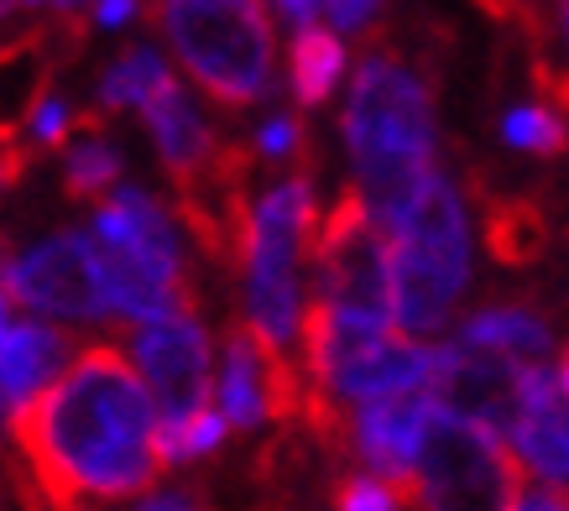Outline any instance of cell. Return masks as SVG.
<instances>
[{
  "instance_id": "cell-1",
  "label": "cell",
  "mask_w": 569,
  "mask_h": 511,
  "mask_svg": "<svg viewBox=\"0 0 569 511\" xmlns=\"http://www.w3.org/2000/svg\"><path fill=\"white\" fill-rule=\"evenodd\" d=\"M6 443L27 511H104L162 480L152 402L116 340L79 344L69 371L6 418Z\"/></svg>"
},
{
  "instance_id": "cell-2",
  "label": "cell",
  "mask_w": 569,
  "mask_h": 511,
  "mask_svg": "<svg viewBox=\"0 0 569 511\" xmlns=\"http://www.w3.org/2000/svg\"><path fill=\"white\" fill-rule=\"evenodd\" d=\"M361 42L366 48L356 58L340 131H346V152L356 168V193L387 236L433 172V147H439L433 48H423L418 58L402 52L392 37V17H381Z\"/></svg>"
},
{
  "instance_id": "cell-3",
  "label": "cell",
  "mask_w": 569,
  "mask_h": 511,
  "mask_svg": "<svg viewBox=\"0 0 569 511\" xmlns=\"http://www.w3.org/2000/svg\"><path fill=\"white\" fill-rule=\"evenodd\" d=\"M392 261V324L402 340H429L455 319L470 288V220L460 188L433 168L408 214L387 230Z\"/></svg>"
},
{
  "instance_id": "cell-4",
  "label": "cell",
  "mask_w": 569,
  "mask_h": 511,
  "mask_svg": "<svg viewBox=\"0 0 569 511\" xmlns=\"http://www.w3.org/2000/svg\"><path fill=\"white\" fill-rule=\"evenodd\" d=\"M141 21L173 42L183 69L220 110H251L261 94H272V11L251 0H168V6H137Z\"/></svg>"
},
{
  "instance_id": "cell-5",
  "label": "cell",
  "mask_w": 569,
  "mask_h": 511,
  "mask_svg": "<svg viewBox=\"0 0 569 511\" xmlns=\"http://www.w3.org/2000/svg\"><path fill=\"white\" fill-rule=\"evenodd\" d=\"M313 303L356 334H392V261L387 236L366 214L356 183H346L329 204V220L313 230Z\"/></svg>"
},
{
  "instance_id": "cell-6",
  "label": "cell",
  "mask_w": 569,
  "mask_h": 511,
  "mask_svg": "<svg viewBox=\"0 0 569 511\" xmlns=\"http://www.w3.org/2000/svg\"><path fill=\"white\" fill-rule=\"evenodd\" d=\"M522 491L518 460L481 428L429 412L408 464V507L418 511H512Z\"/></svg>"
},
{
  "instance_id": "cell-7",
  "label": "cell",
  "mask_w": 569,
  "mask_h": 511,
  "mask_svg": "<svg viewBox=\"0 0 569 511\" xmlns=\"http://www.w3.org/2000/svg\"><path fill=\"white\" fill-rule=\"evenodd\" d=\"M137 381H147V402L157 418V439H173L209 408V329L199 319L141 324L131 334Z\"/></svg>"
},
{
  "instance_id": "cell-8",
  "label": "cell",
  "mask_w": 569,
  "mask_h": 511,
  "mask_svg": "<svg viewBox=\"0 0 569 511\" xmlns=\"http://www.w3.org/2000/svg\"><path fill=\"white\" fill-rule=\"evenodd\" d=\"M84 37L89 17L69 6H48V21H32L27 32L0 42V152L17 147V131L52 94L58 69L84 52Z\"/></svg>"
},
{
  "instance_id": "cell-9",
  "label": "cell",
  "mask_w": 569,
  "mask_h": 511,
  "mask_svg": "<svg viewBox=\"0 0 569 511\" xmlns=\"http://www.w3.org/2000/svg\"><path fill=\"white\" fill-rule=\"evenodd\" d=\"M303 375L288 355H272L251 329L224 324V371H220V418L224 433H257L261 423L298 428Z\"/></svg>"
},
{
  "instance_id": "cell-10",
  "label": "cell",
  "mask_w": 569,
  "mask_h": 511,
  "mask_svg": "<svg viewBox=\"0 0 569 511\" xmlns=\"http://www.w3.org/2000/svg\"><path fill=\"white\" fill-rule=\"evenodd\" d=\"M518 360H501L491 350H470V344H439L429 360V392L433 412H449L460 423L481 428L486 439H512L518 428Z\"/></svg>"
},
{
  "instance_id": "cell-11",
  "label": "cell",
  "mask_w": 569,
  "mask_h": 511,
  "mask_svg": "<svg viewBox=\"0 0 569 511\" xmlns=\"http://www.w3.org/2000/svg\"><path fill=\"white\" fill-rule=\"evenodd\" d=\"M6 298L37 308V313H63V319H116L104 303L100 267L89 251V236H52L32 251L6 261L0 277Z\"/></svg>"
},
{
  "instance_id": "cell-12",
  "label": "cell",
  "mask_w": 569,
  "mask_h": 511,
  "mask_svg": "<svg viewBox=\"0 0 569 511\" xmlns=\"http://www.w3.org/2000/svg\"><path fill=\"white\" fill-rule=\"evenodd\" d=\"M141 120L152 131L157 162H162L168 183H173V199H189V193H204L209 183H220V172L241 152V141L214 137V126L204 120V110L193 104V94L178 79H168L152 100L141 104Z\"/></svg>"
},
{
  "instance_id": "cell-13",
  "label": "cell",
  "mask_w": 569,
  "mask_h": 511,
  "mask_svg": "<svg viewBox=\"0 0 569 511\" xmlns=\"http://www.w3.org/2000/svg\"><path fill=\"white\" fill-rule=\"evenodd\" d=\"M433 412L429 392H392L377 402H361L350 418V454L371 470V480H381L387 491H397V501L408 507V464H413V443L423 418Z\"/></svg>"
},
{
  "instance_id": "cell-14",
  "label": "cell",
  "mask_w": 569,
  "mask_h": 511,
  "mask_svg": "<svg viewBox=\"0 0 569 511\" xmlns=\"http://www.w3.org/2000/svg\"><path fill=\"white\" fill-rule=\"evenodd\" d=\"M466 178H470V199H476L481 224H486V251L497 255L501 267H512V272L538 267L553 251L549 199L522 193V188H497L486 168H466Z\"/></svg>"
},
{
  "instance_id": "cell-15",
  "label": "cell",
  "mask_w": 569,
  "mask_h": 511,
  "mask_svg": "<svg viewBox=\"0 0 569 511\" xmlns=\"http://www.w3.org/2000/svg\"><path fill=\"white\" fill-rule=\"evenodd\" d=\"M518 428H512V449L522 454V464L533 470L549 491H565V355L522 365L518 381Z\"/></svg>"
},
{
  "instance_id": "cell-16",
  "label": "cell",
  "mask_w": 569,
  "mask_h": 511,
  "mask_svg": "<svg viewBox=\"0 0 569 511\" xmlns=\"http://www.w3.org/2000/svg\"><path fill=\"white\" fill-rule=\"evenodd\" d=\"M455 344H470V350H491L501 360H553L559 340H553V324L549 313L533 303H518V298H501V303H486L476 313L460 319V340Z\"/></svg>"
},
{
  "instance_id": "cell-17",
  "label": "cell",
  "mask_w": 569,
  "mask_h": 511,
  "mask_svg": "<svg viewBox=\"0 0 569 511\" xmlns=\"http://www.w3.org/2000/svg\"><path fill=\"white\" fill-rule=\"evenodd\" d=\"M79 340L69 329H48V324H17L6 329L0 340V397L11 402V412L37 397L42 381H58V371L73 360Z\"/></svg>"
},
{
  "instance_id": "cell-18",
  "label": "cell",
  "mask_w": 569,
  "mask_h": 511,
  "mask_svg": "<svg viewBox=\"0 0 569 511\" xmlns=\"http://www.w3.org/2000/svg\"><path fill=\"white\" fill-rule=\"evenodd\" d=\"M168 79H173L168 58H157L147 42H131V48H121V58L100 73V100L89 104V110L110 120L116 110H126V104H147Z\"/></svg>"
},
{
  "instance_id": "cell-19",
  "label": "cell",
  "mask_w": 569,
  "mask_h": 511,
  "mask_svg": "<svg viewBox=\"0 0 569 511\" xmlns=\"http://www.w3.org/2000/svg\"><path fill=\"white\" fill-rule=\"evenodd\" d=\"M346 42L325 27H309V32H293V100L303 110L325 104L340 79H346Z\"/></svg>"
},
{
  "instance_id": "cell-20",
  "label": "cell",
  "mask_w": 569,
  "mask_h": 511,
  "mask_svg": "<svg viewBox=\"0 0 569 511\" xmlns=\"http://www.w3.org/2000/svg\"><path fill=\"white\" fill-rule=\"evenodd\" d=\"M126 157L116 141L104 137H79L63 157V193L69 199H104L110 188H121Z\"/></svg>"
},
{
  "instance_id": "cell-21",
  "label": "cell",
  "mask_w": 569,
  "mask_h": 511,
  "mask_svg": "<svg viewBox=\"0 0 569 511\" xmlns=\"http://www.w3.org/2000/svg\"><path fill=\"white\" fill-rule=\"evenodd\" d=\"M501 137L507 147L533 157H565V110H549V104L518 100L501 110Z\"/></svg>"
},
{
  "instance_id": "cell-22",
  "label": "cell",
  "mask_w": 569,
  "mask_h": 511,
  "mask_svg": "<svg viewBox=\"0 0 569 511\" xmlns=\"http://www.w3.org/2000/svg\"><path fill=\"white\" fill-rule=\"evenodd\" d=\"M329 507L335 511H408L397 501V491H387L371 475H340L329 485Z\"/></svg>"
},
{
  "instance_id": "cell-23",
  "label": "cell",
  "mask_w": 569,
  "mask_h": 511,
  "mask_svg": "<svg viewBox=\"0 0 569 511\" xmlns=\"http://www.w3.org/2000/svg\"><path fill=\"white\" fill-rule=\"evenodd\" d=\"M32 141L42 147V152H52V147H63V141L73 137V110H69V100L63 94H48V100L32 110Z\"/></svg>"
},
{
  "instance_id": "cell-24",
  "label": "cell",
  "mask_w": 569,
  "mask_h": 511,
  "mask_svg": "<svg viewBox=\"0 0 569 511\" xmlns=\"http://www.w3.org/2000/svg\"><path fill=\"white\" fill-rule=\"evenodd\" d=\"M319 17H329V27H335V32L366 37L381 17H387V11H381V6H371V0H335V6H319Z\"/></svg>"
},
{
  "instance_id": "cell-25",
  "label": "cell",
  "mask_w": 569,
  "mask_h": 511,
  "mask_svg": "<svg viewBox=\"0 0 569 511\" xmlns=\"http://www.w3.org/2000/svg\"><path fill=\"white\" fill-rule=\"evenodd\" d=\"M272 17H282L293 32H309V27H319V6H303V0H282Z\"/></svg>"
},
{
  "instance_id": "cell-26",
  "label": "cell",
  "mask_w": 569,
  "mask_h": 511,
  "mask_svg": "<svg viewBox=\"0 0 569 511\" xmlns=\"http://www.w3.org/2000/svg\"><path fill=\"white\" fill-rule=\"evenodd\" d=\"M512 511H565V491H549V485H538V491H518V507Z\"/></svg>"
},
{
  "instance_id": "cell-27",
  "label": "cell",
  "mask_w": 569,
  "mask_h": 511,
  "mask_svg": "<svg viewBox=\"0 0 569 511\" xmlns=\"http://www.w3.org/2000/svg\"><path fill=\"white\" fill-rule=\"evenodd\" d=\"M137 17V6H126V0H104V6H94L89 11V27L100 21V27H121V21H131Z\"/></svg>"
},
{
  "instance_id": "cell-28",
  "label": "cell",
  "mask_w": 569,
  "mask_h": 511,
  "mask_svg": "<svg viewBox=\"0 0 569 511\" xmlns=\"http://www.w3.org/2000/svg\"><path fill=\"white\" fill-rule=\"evenodd\" d=\"M137 511H204L193 495H183V491H168V495H152V501H141Z\"/></svg>"
},
{
  "instance_id": "cell-29",
  "label": "cell",
  "mask_w": 569,
  "mask_h": 511,
  "mask_svg": "<svg viewBox=\"0 0 569 511\" xmlns=\"http://www.w3.org/2000/svg\"><path fill=\"white\" fill-rule=\"evenodd\" d=\"M11 255H17L11 251V240L0 236V277H6V261H11ZM6 308H11V298H6V288H0V313H6Z\"/></svg>"
}]
</instances>
